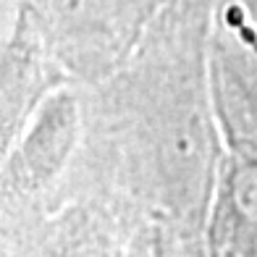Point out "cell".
<instances>
[{
  "label": "cell",
  "mask_w": 257,
  "mask_h": 257,
  "mask_svg": "<svg viewBox=\"0 0 257 257\" xmlns=\"http://www.w3.org/2000/svg\"><path fill=\"white\" fill-rule=\"evenodd\" d=\"M19 3L34 14L68 84L92 89L137 55L171 0H16L14 6Z\"/></svg>",
  "instance_id": "cell-1"
},
{
  "label": "cell",
  "mask_w": 257,
  "mask_h": 257,
  "mask_svg": "<svg viewBox=\"0 0 257 257\" xmlns=\"http://www.w3.org/2000/svg\"><path fill=\"white\" fill-rule=\"evenodd\" d=\"M84 137V89L66 84L45 97L3 150V207H29L61 186Z\"/></svg>",
  "instance_id": "cell-2"
},
{
  "label": "cell",
  "mask_w": 257,
  "mask_h": 257,
  "mask_svg": "<svg viewBox=\"0 0 257 257\" xmlns=\"http://www.w3.org/2000/svg\"><path fill=\"white\" fill-rule=\"evenodd\" d=\"M207 84L226 158L257 163V32L215 3Z\"/></svg>",
  "instance_id": "cell-3"
},
{
  "label": "cell",
  "mask_w": 257,
  "mask_h": 257,
  "mask_svg": "<svg viewBox=\"0 0 257 257\" xmlns=\"http://www.w3.org/2000/svg\"><path fill=\"white\" fill-rule=\"evenodd\" d=\"M3 79H0V153L11 147L37 105L68 79L50 53L34 14L19 3L3 11Z\"/></svg>",
  "instance_id": "cell-4"
},
{
  "label": "cell",
  "mask_w": 257,
  "mask_h": 257,
  "mask_svg": "<svg viewBox=\"0 0 257 257\" xmlns=\"http://www.w3.org/2000/svg\"><path fill=\"white\" fill-rule=\"evenodd\" d=\"M205 247L207 257H257V163L223 158Z\"/></svg>",
  "instance_id": "cell-5"
},
{
  "label": "cell",
  "mask_w": 257,
  "mask_h": 257,
  "mask_svg": "<svg viewBox=\"0 0 257 257\" xmlns=\"http://www.w3.org/2000/svg\"><path fill=\"white\" fill-rule=\"evenodd\" d=\"M213 3L220 6V8H226L228 14L241 19L249 29L257 32V0H213Z\"/></svg>",
  "instance_id": "cell-6"
},
{
  "label": "cell",
  "mask_w": 257,
  "mask_h": 257,
  "mask_svg": "<svg viewBox=\"0 0 257 257\" xmlns=\"http://www.w3.org/2000/svg\"><path fill=\"white\" fill-rule=\"evenodd\" d=\"M14 3H16V0H3V8H6V6H14Z\"/></svg>",
  "instance_id": "cell-7"
}]
</instances>
